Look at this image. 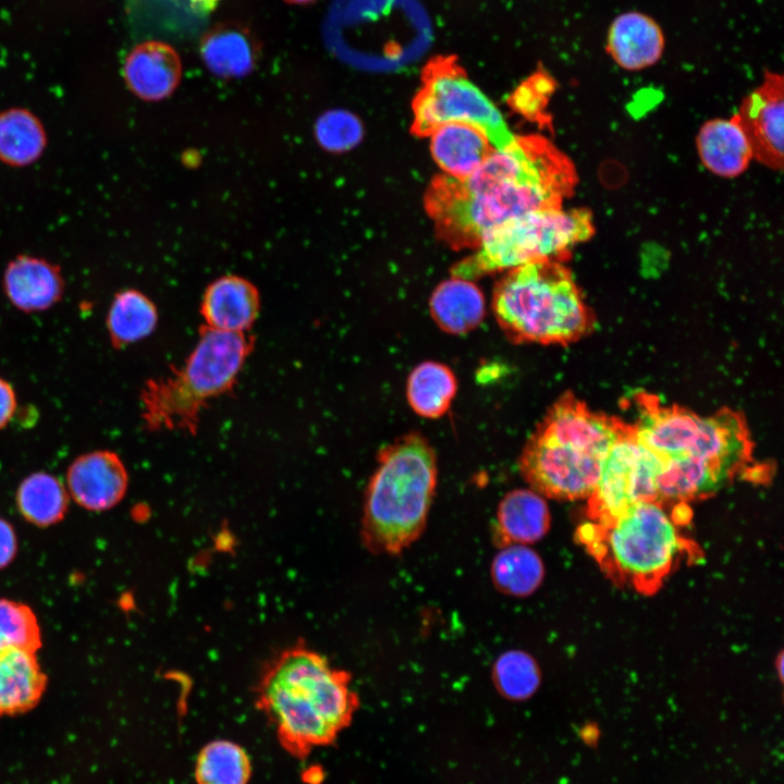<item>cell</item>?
Wrapping results in <instances>:
<instances>
[{
  "instance_id": "d6986e66",
  "label": "cell",
  "mask_w": 784,
  "mask_h": 784,
  "mask_svg": "<svg viewBox=\"0 0 784 784\" xmlns=\"http://www.w3.org/2000/svg\"><path fill=\"white\" fill-rule=\"evenodd\" d=\"M696 144L702 164L722 177L743 174L754 159L747 137L733 117L703 123Z\"/></svg>"
},
{
  "instance_id": "8fae6325",
  "label": "cell",
  "mask_w": 784,
  "mask_h": 784,
  "mask_svg": "<svg viewBox=\"0 0 784 784\" xmlns=\"http://www.w3.org/2000/svg\"><path fill=\"white\" fill-rule=\"evenodd\" d=\"M660 460L635 437L634 428L608 452L598 482L588 501V515L605 525L638 502H658Z\"/></svg>"
},
{
  "instance_id": "83f0119b",
  "label": "cell",
  "mask_w": 784,
  "mask_h": 784,
  "mask_svg": "<svg viewBox=\"0 0 784 784\" xmlns=\"http://www.w3.org/2000/svg\"><path fill=\"white\" fill-rule=\"evenodd\" d=\"M497 588L511 596L523 597L534 592L543 577L539 555L524 544H510L498 552L491 565Z\"/></svg>"
},
{
  "instance_id": "52a82bcc",
  "label": "cell",
  "mask_w": 784,
  "mask_h": 784,
  "mask_svg": "<svg viewBox=\"0 0 784 784\" xmlns=\"http://www.w3.org/2000/svg\"><path fill=\"white\" fill-rule=\"evenodd\" d=\"M253 346L254 339L244 332L203 327L184 365L146 383L142 393L146 426L195 433L201 411L231 390Z\"/></svg>"
},
{
  "instance_id": "5bb4252c",
  "label": "cell",
  "mask_w": 784,
  "mask_h": 784,
  "mask_svg": "<svg viewBox=\"0 0 784 784\" xmlns=\"http://www.w3.org/2000/svg\"><path fill=\"white\" fill-rule=\"evenodd\" d=\"M661 25L640 11L616 15L609 25L605 51L625 71L636 72L656 65L665 50Z\"/></svg>"
},
{
  "instance_id": "7a4b0ae2",
  "label": "cell",
  "mask_w": 784,
  "mask_h": 784,
  "mask_svg": "<svg viewBox=\"0 0 784 784\" xmlns=\"http://www.w3.org/2000/svg\"><path fill=\"white\" fill-rule=\"evenodd\" d=\"M635 402V437L661 462L657 480L660 503L710 495L752 462V443L740 413L722 408L700 416L677 405H663L647 393H638Z\"/></svg>"
},
{
  "instance_id": "7c38bea8",
  "label": "cell",
  "mask_w": 784,
  "mask_h": 784,
  "mask_svg": "<svg viewBox=\"0 0 784 784\" xmlns=\"http://www.w3.org/2000/svg\"><path fill=\"white\" fill-rule=\"evenodd\" d=\"M761 164L781 170L783 167L784 78L765 70L763 79L743 100L733 115Z\"/></svg>"
},
{
  "instance_id": "e0dca14e",
  "label": "cell",
  "mask_w": 784,
  "mask_h": 784,
  "mask_svg": "<svg viewBox=\"0 0 784 784\" xmlns=\"http://www.w3.org/2000/svg\"><path fill=\"white\" fill-rule=\"evenodd\" d=\"M199 52L207 69L221 78L249 74L259 59L260 44L252 30L236 22H223L201 37Z\"/></svg>"
},
{
  "instance_id": "836d02e7",
  "label": "cell",
  "mask_w": 784,
  "mask_h": 784,
  "mask_svg": "<svg viewBox=\"0 0 784 784\" xmlns=\"http://www.w3.org/2000/svg\"><path fill=\"white\" fill-rule=\"evenodd\" d=\"M17 538L12 525L0 517V568L8 566L15 558Z\"/></svg>"
},
{
  "instance_id": "5b68a950",
  "label": "cell",
  "mask_w": 784,
  "mask_h": 784,
  "mask_svg": "<svg viewBox=\"0 0 784 784\" xmlns=\"http://www.w3.org/2000/svg\"><path fill=\"white\" fill-rule=\"evenodd\" d=\"M364 503L362 538L376 553L399 554L422 534L437 487V458L419 432L378 452Z\"/></svg>"
},
{
  "instance_id": "4fadbf2b",
  "label": "cell",
  "mask_w": 784,
  "mask_h": 784,
  "mask_svg": "<svg viewBox=\"0 0 784 784\" xmlns=\"http://www.w3.org/2000/svg\"><path fill=\"white\" fill-rule=\"evenodd\" d=\"M128 485L126 468L115 452L96 450L77 456L66 471L71 498L89 511H106L124 497Z\"/></svg>"
},
{
  "instance_id": "f546056e",
  "label": "cell",
  "mask_w": 784,
  "mask_h": 784,
  "mask_svg": "<svg viewBox=\"0 0 784 784\" xmlns=\"http://www.w3.org/2000/svg\"><path fill=\"white\" fill-rule=\"evenodd\" d=\"M497 689L506 698L523 700L538 688L540 673L535 660L526 652L511 650L502 653L492 670Z\"/></svg>"
},
{
  "instance_id": "30bf717a",
  "label": "cell",
  "mask_w": 784,
  "mask_h": 784,
  "mask_svg": "<svg viewBox=\"0 0 784 784\" xmlns=\"http://www.w3.org/2000/svg\"><path fill=\"white\" fill-rule=\"evenodd\" d=\"M413 112L412 132L418 136H429L439 126L455 122L480 130L494 150H503L516 139L500 110L450 59L427 66Z\"/></svg>"
},
{
  "instance_id": "3957f363",
  "label": "cell",
  "mask_w": 784,
  "mask_h": 784,
  "mask_svg": "<svg viewBox=\"0 0 784 784\" xmlns=\"http://www.w3.org/2000/svg\"><path fill=\"white\" fill-rule=\"evenodd\" d=\"M256 694L280 740L297 755L331 743L358 706L350 673L304 645L282 650L266 665Z\"/></svg>"
},
{
  "instance_id": "4316f807",
  "label": "cell",
  "mask_w": 784,
  "mask_h": 784,
  "mask_svg": "<svg viewBox=\"0 0 784 784\" xmlns=\"http://www.w3.org/2000/svg\"><path fill=\"white\" fill-rule=\"evenodd\" d=\"M45 132L36 117L23 109L0 113V159L11 166H26L45 147Z\"/></svg>"
},
{
  "instance_id": "4dcf8cb0",
  "label": "cell",
  "mask_w": 784,
  "mask_h": 784,
  "mask_svg": "<svg viewBox=\"0 0 784 784\" xmlns=\"http://www.w3.org/2000/svg\"><path fill=\"white\" fill-rule=\"evenodd\" d=\"M40 646V628L33 610L24 603L0 599V649L36 653Z\"/></svg>"
},
{
  "instance_id": "2e32d148",
  "label": "cell",
  "mask_w": 784,
  "mask_h": 784,
  "mask_svg": "<svg viewBox=\"0 0 784 784\" xmlns=\"http://www.w3.org/2000/svg\"><path fill=\"white\" fill-rule=\"evenodd\" d=\"M260 308L257 287L247 279L229 274L212 281L206 289L200 313L206 327L244 332L256 320Z\"/></svg>"
},
{
  "instance_id": "9c48e42d",
  "label": "cell",
  "mask_w": 784,
  "mask_h": 784,
  "mask_svg": "<svg viewBox=\"0 0 784 784\" xmlns=\"http://www.w3.org/2000/svg\"><path fill=\"white\" fill-rule=\"evenodd\" d=\"M595 232L588 209H547L528 212L487 231L477 252L456 264L452 275L474 280L527 264L566 260L571 248Z\"/></svg>"
},
{
  "instance_id": "44dd1931",
  "label": "cell",
  "mask_w": 784,
  "mask_h": 784,
  "mask_svg": "<svg viewBox=\"0 0 784 784\" xmlns=\"http://www.w3.org/2000/svg\"><path fill=\"white\" fill-rule=\"evenodd\" d=\"M47 684L34 652L0 649V715L34 708Z\"/></svg>"
},
{
  "instance_id": "d4e9b609",
  "label": "cell",
  "mask_w": 784,
  "mask_h": 784,
  "mask_svg": "<svg viewBox=\"0 0 784 784\" xmlns=\"http://www.w3.org/2000/svg\"><path fill=\"white\" fill-rule=\"evenodd\" d=\"M158 322L154 302L140 291L119 292L107 314L106 326L112 345L123 347L146 339Z\"/></svg>"
},
{
  "instance_id": "603a6c76",
  "label": "cell",
  "mask_w": 784,
  "mask_h": 784,
  "mask_svg": "<svg viewBox=\"0 0 784 784\" xmlns=\"http://www.w3.org/2000/svg\"><path fill=\"white\" fill-rule=\"evenodd\" d=\"M429 308L441 330L451 334H464L482 321L485 298L471 281L453 277L436 287Z\"/></svg>"
},
{
  "instance_id": "8992f818",
  "label": "cell",
  "mask_w": 784,
  "mask_h": 784,
  "mask_svg": "<svg viewBox=\"0 0 784 784\" xmlns=\"http://www.w3.org/2000/svg\"><path fill=\"white\" fill-rule=\"evenodd\" d=\"M492 310L505 336L515 344H568L593 324L569 270L547 260L511 269L495 285Z\"/></svg>"
},
{
  "instance_id": "277c9868",
  "label": "cell",
  "mask_w": 784,
  "mask_h": 784,
  "mask_svg": "<svg viewBox=\"0 0 784 784\" xmlns=\"http://www.w3.org/2000/svg\"><path fill=\"white\" fill-rule=\"evenodd\" d=\"M630 425L564 393L525 443L518 468L534 491L555 500L589 498L612 445Z\"/></svg>"
},
{
  "instance_id": "7402d4cb",
  "label": "cell",
  "mask_w": 784,
  "mask_h": 784,
  "mask_svg": "<svg viewBox=\"0 0 784 784\" xmlns=\"http://www.w3.org/2000/svg\"><path fill=\"white\" fill-rule=\"evenodd\" d=\"M549 526L548 505L534 490H512L499 503L497 540L505 547L535 542L547 534Z\"/></svg>"
},
{
  "instance_id": "d6a6232c",
  "label": "cell",
  "mask_w": 784,
  "mask_h": 784,
  "mask_svg": "<svg viewBox=\"0 0 784 784\" xmlns=\"http://www.w3.org/2000/svg\"><path fill=\"white\" fill-rule=\"evenodd\" d=\"M554 89V82L546 73L538 72L516 91L519 106L530 112L540 110Z\"/></svg>"
},
{
  "instance_id": "484cf974",
  "label": "cell",
  "mask_w": 784,
  "mask_h": 784,
  "mask_svg": "<svg viewBox=\"0 0 784 784\" xmlns=\"http://www.w3.org/2000/svg\"><path fill=\"white\" fill-rule=\"evenodd\" d=\"M66 486L47 471L26 476L16 490V507L29 523L47 527L60 522L69 506Z\"/></svg>"
},
{
  "instance_id": "9a60e30c",
  "label": "cell",
  "mask_w": 784,
  "mask_h": 784,
  "mask_svg": "<svg viewBox=\"0 0 784 784\" xmlns=\"http://www.w3.org/2000/svg\"><path fill=\"white\" fill-rule=\"evenodd\" d=\"M123 77L130 90L146 101L170 97L182 78L181 59L170 45L148 40L134 47L123 65Z\"/></svg>"
},
{
  "instance_id": "ba28073f",
  "label": "cell",
  "mask_w": 784,
  "mask_h": 784,
  "mask_svg": "<svg viewBox=\"0 0 784 784\" xmlns=\"http://www.w3.org/2000/svg\"><path fill=\"white\" fill-rule=\"evenodd\" d=\"M579 532L610 575L642 592L659 588L683 549L673 520L653 501L635 503L612 522Z\"/></svg>"
},
{
  "instance_id": "e575fe53",
  "label": "cell",
  "mask_w": 784,
  "mask_h": 784,
  "mask_svg": "<svg viewBox=\"0 0 784 784\" xmlns=\"http://www.w3.org/2000/svg\"><path fill=\"white\" fill-rule=\"evenodd\" d=\"M17 409V400L12 384L0 377V430L8 426Z\"/></svg>"
},
{
  "instance_id": "d590c367",
  "label": "cell",
  "mask_w": 784,
  "mask_h": 784,
  "mask_svg": "<svg viewBox=\"0 0 784 784\" xmlns=\"http://www.w3.org/2000/svg\"><path fill=\"white\" fill-rule=\"evenodd\" d=\"M220 0H191L194 9L200 12L208 13L212 11Z\"/></svg>"
},
{
  "instance_id": "cb8c5ba5",
  "label": "cell",
  "mask_w": 784,
  "mask_h": 784,
  "mask_svg": "<svg viewBox=\"0 0 784 784\" xmlns=\"http://www.w3.org/2000/svg\"><path fill=\"white\" fill-rule=\"evenodd\" d=\"M456 390L457 381L451 368L428 360L417 365L409 373L406 397L417 415L436 419L448 412Z\"/></svg>"
},
{
  "instance_id": "8d00e7d4",
  "label": "cell",
  "mask_w": 784,
  "mask_h": 784,
  "mask_svg": "<svg viewBox=\"0 0 784 784\" xmlns=\"http://www.w3.org/2000/svg\"><path fill=\"white\" fill-rule=\"evenodd\" d=\"M289 4H309L316 0H283Z\"/></svg>"
},
{
  "instance_id": "f1b7e54d",
  "label": "cell",
  "mask_w": 784,
  "mask_h": 784,
  "mask_svg": "<svg viewBox=\"0 0 784 784\" xmlns=\"http://www.w3.org/2000/svg\"><path fill=\"white\" fill-rule=\"evenodd\" d=\"M249 776V759L243 748L232 742H211L198 756V784H247Z\"/></svg>"
},
{
  "instance_id": "ffe728a7",
  "label": "cell",
  "mask_w": 784,
  "mask_h": 784,
  "mask_svg": "<svg viewBox=\"0 0 784 784\" xmlns=\"http://www.w3.org/2000/svg\"><path fill=\"white\" fill-rule=\"evenodd\" d=\"M429 136L433 159L446 175L456 179L470 175L494 151L480 130L465 123H445Z\"/></svg>"
},
{
  "instance_id": "1f68e13d",
  "label": "cell",
  "mask_w": 784,
  "mask_h": 784,
  "mask_svg": "<svg viewBox=\"0 0 784 784\" xmlns=\"http://www.w3.org/2000/svg\"><path fill=\"white\" fill-rule=\"evenodd\" d=\"M314 135L323 149L343 152L359 143L363 136V126L353 113L345 110H331L317 119Z\"/></svg>"
},
{
  "instance_id": "ac0fdd59",
  "label": "cell",
  "mask_w": 784,
  "mask_h": 784,
  "mask_svg": "<svg viewBox=\"0 0 784 784\" xmlns=\"http://www.w3.org/2000/svg\"><path fill=\"white\" fill-rule=\"evenodd\" d=\"M3 287L10 303L19 310L38 313L60 301L64 284L60 271L50 262L21 256L8 265Z\"/></svg>"
},
{
  "instance_id": "6da1fadb",
  "label": "cell",
  "mask_w": 784,
  "mask_h": 784,
  "mask_svg": "<svg viewBox=\"0 0 784 784\" xmlns=\"http://www.w3.org/2000/svg\"><path fill=\"white\" fill-rule=\"evenodd\" d=\"M577 184L571 159L539 135L516 136L470 175H438L426 209L438 234L453 247H477L490 229L528 212L559 209Z\"/></svg>"
}]
</instances>
